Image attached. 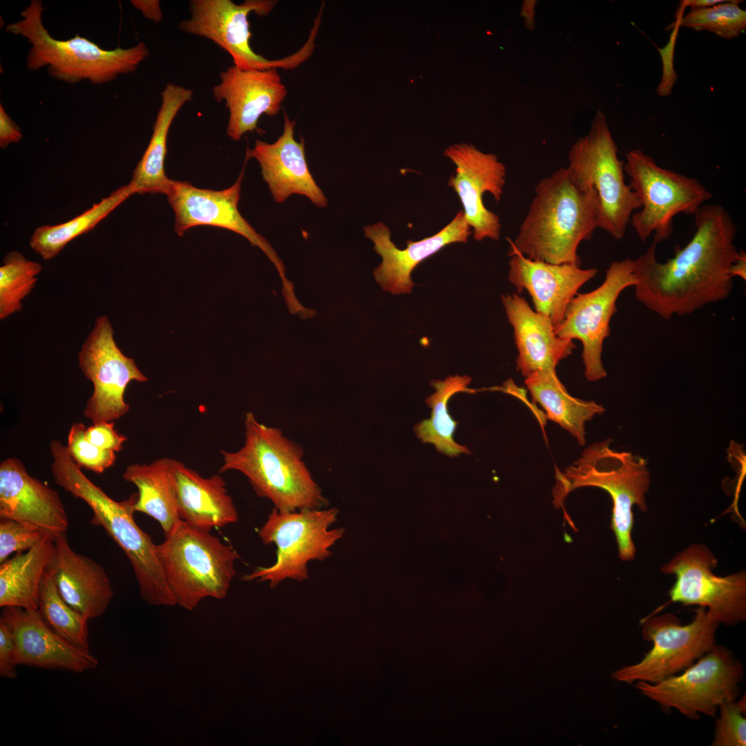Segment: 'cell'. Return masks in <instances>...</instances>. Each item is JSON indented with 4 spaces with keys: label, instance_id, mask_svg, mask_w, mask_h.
I'll list each match as a JSON object with an SVG mask.
<instances>
[{
    "label": "cell",
    "instance_id": "1",
    "mask_svg": "<svg viewBox=\"0 0 746 746\" xmlns=\"http://www.w3.org/2000/svg\"><path fill=\"white\" fill-rule=\"evenodd\" d=\"M694 216L696 231L673 258L658 261L653 242L633 259L637 300L665 320L725 300L734 287L729 269L739 250L730 214L720 204H705Z\"/></svg>",
    "mask_w": 746,
    "mask_h": 746
},
{
    "label": "cell",
    "instance_id": "2",
    "mask_svg": "<svg viewBox=\"0 0 746 746\" xmlns=\"http://www.w3.org/2000/svg\"><path fill=\"white\" fill-rule=\"evenodd\" d=\"M519 233L508 239V255L519 254L551 264L580 266L577 248L600 225V205L594 187L568 168L542 179Z\"/></svg>",
    "mask_w": 746,
    "mask_h": 746
},
{
    "label": "cell",
    "instance_id": "3",
    "mask_svg": "<svg viewBox=\"0 0 746 746\" xmlns=\"http://www.w3.org/2000/svg\"><path fill=\"white\" fill-rule=\"evenodd\" d=\"M55 483L84 501L93 513L90 523L102 527L128 559L142 599L149 605H175L157 555V546L133 518L137 492L117 501L92 482L58 440L50 443Z\"/></svg>",
    "mask_w": 746,
    "mask_h": 746
},
{
    "label": "cell",
    "instance_id": "4",
    "mask_svg": "<svg viewBox=\"0 0 746 746\" xmlns=\"http://www.w3.org/2000/svg\"><path fill=\"white\" fill-rule=\"evenodd\" d=\"M245 444L236 452L221 451L218 472H242L256 494L269 499L280 512L317 509L327 501L302 460L303 449L281 430L245 417Z\"/></svg>",
    "mask_w": 746,
    "mask_h": 746
},
{
    "label": "cell",
    "instance_id": "5",
    "mask_svg": "<svg viewBox=\"0 0 746 746\" xmlns=\"http://www.w3.org/2000/svg\"><path fill=\"white\" fill-rule=\"evenodd\" d=\"M611 439L596 442L586 448L581 457L563 471L556 468L553 487V505L563 507L567 495L573 490L586 486L606 490L611 497L613 510L611 527L622 560L634 558L632 539L633 507L646 511V493L650 485V472L643 457L630 452H619L610 446Z\"/></svg>",
    "mask_w": 746,
    "mask_h": 746
},
{
    "label": "cell",
    "instance_id": "6",
    "mask_svg": "<svg viewBox=\"0 0 746 746\" xmlns=\"http://www.w3.org/2000/svg\"><path fill=\"white\" fill-rule=\"evenodd\" d=\"M43 11L41 1L32 0L21 12L22 19L6 27L8 32L26 38L30 44L26 58L28 70L47 66L49 75L57 80L75 84L88 79L102 84L119 75L135 71L149 55L144 42L107 50L79 35L68 40L56 39L43 24Z\"/></svg>",
    "mask_w": 746,
    "mask_h": 746
},
{
    "label": "cell",
    "instance_id": "7",
    "mask_svg": "<svg viewBox=\"0 0 746 746\" xmlns=\"http://www.w3.org/2000/svg\"><path fill=\"white\" fill-rule=\"evenodd\" d=\"M157 546V555L175 604L193 610L206 597L223 599L236 575V551L210 531L180 520Z\"/></svg>",
    "mask_w": 746,
    "mask_h": 746
},
{
    "label": "cell",
    "instance_id": "8",
    "mask_svg": "<svg viewBox=\"0 0 746 746\" xmlns=\"http://www.w3.org/2000/svg\"><path fill=\"white\" fill-rule=\"evenodd\" d=\"M338 514L336 508L293 512H280L274 508L258 535L263 544L276 546V562L269 566L257 567L242 580L269 582L274 588L285 579H307L308 562L329 557V548L345 533L343 528L329 529Z\"/></svg>",
    "mask_w": 746,
    "mask_h": 746
},
{
    "label": "cell",
    "instance_id": "9",
    "mask_svg": "<svg viewBox=\"0 0 746 746\" xmlns=\"http://www.w3.org/2000/svg\"><path fill=\"white\" fill-rule=\"evenodd\" d=\"M626 158L624 171L642 208L630 222L643 242L652 234L657 244L669 239L676 216L694 215L712 198L698 180L658 166L640 149L628 152Z\"/></svg>",
    "mask_w": 746,
    "mask_h": 746
},
{
    "label": "cell",
    "instance_id": "10",
    "mask_svg": "<svg viewBox=\"0 0 746 746\" xmlns=\"http://www.w3.org/2000/svg\"><path fill=\"white\" fill-rule=\"evenodd\" d=\"M744 667L727 647L716 644L680 674L635 688L663 709H675L690 719L714 717L723 703L736 700Z\"/></svg>",
    "mask_w": 746,
    "mask_h": 746
},
{
    "label": "cell",
    "instance_id": "11",
    "mask_svg": "<svg viewBox=\"0 0 746 746\" xmlns=\"http://www.w3.org/2000/svg\"><path fill=\"white\" fill-rule=\"evenodd\" d=\"M618 152L605 115L599 110L589 133L572 146L567 168L595 188L600 205V228L621 240L633 212L641 208V202L625 183L624 162L619 160Z\"/></svg>",
    "mask_w": 746,
    "mask_h": 746
},
{
    "label": "cell",
    "instance_id": "12",
    "mask_svg": "<svg viewBox=\"0 0 746 746\" xmlns=\"http://www.w3.org/2000/svg\"><path fill=\"white\" fill-rule=\"evenodd\" d=\"M718 620L706 608L695 610L692 621L682 625L671 613L653 616L642 622L641 635L652 648L638 662L614 671L620 682L656 683L678 674L711 650L716 644Z\"/></svg>",
    "mask_w": 746,
    "mask_h": 746
},
{
    "label": "cell",
    "instance_id": "13",
    "mask_svg": "<svg viewBox=\"0 0 746 746\" xmlns=\"http://www.w3.org/2000/svg\"><path fill=\"white\" fill-rule=\"evenodd\" d=\"M276 4L269 0H247L240 4L231 0H192L189 6L190 17L182 21L179 28L215 43L231 55L234 66L240 70L294 68L312 53L315 30L298 52L282 59H268L256 53L249 44V15H267Z\"/></svg>",
    "mask_w": 746,
    "mask_h": 746
},
{
    "label": "cell",
    "instance_id": "14",
    "mask_svg": "<svg viewBox=\"0 0 746 746\" xmlns=\"http://www.w3.org/2000/svg\"><path fill=\"white\" fill-rule=\"evenodd\" d=\"M717 562L707 546L692 544L661 570L676 577L669 592L671 602L706 608L719 624L733 626L746 619V574L716 575L712 569Z\"/></svg>",
    "mask_w": 746,
    "mask_h": 746
},
{
    "label": "cell",
    "instance_id": "15",
    "mask_svg": "<svg viewBox=\"0 0 746 746\" xmlns=\"http://www.w3.org/2000/svg\"><path fill=\"white\" fill-rule=\"evenodd\" d=\"M244 168L236 182L220 191L200 189L186 181L170 180L165 195L175 213V231L182 236L190 228L213 226L238 233L260 248L276 267L281 278L283 294L287 306L298 300L294 285L286 277L285 266L268 241L250 225L240 213Z\"/></svg>",
    "mask_w": 746,
    "mask_h": 746
},
{
    "label": "cell",
    "instance_id": "16",
    "mask_svg": "<svg viewBox=\"0 0 746 746\" xmlns=\"http://www.w3.org/2000/svg\"><path fill=\"white\" fill-rule=\"evenodd\" d=\"M635 283L634 260L625 258L611 262L603 283L590 292L575 296L564 319L555 327L559 337L582 342L584 374L589 381L606 376L602 361L603 343L610 335V321L617 310L620 294Z\"/></svg>",
    "mask_w": 746,
    "mask_h": 746
},
{
    "label": "cell",
    "instance_id": "17",
    "mask_svg": "<svg viewBox=\"0 0 746 746\" xmlns=\"http://www.w3.org/2000/svg\"><path fill=\"white\" fill-rule=\"evenodd\" d=\"M114 331L106 316H99L79 352V365L93 385L86 403L84 416L93 424L114 421L126 414L127 385L133 381H148L133 358L125 356L116 345Z\"/></svg>",
    "mask_w": 746,
    "mask_h": 746
},
{
    "label": "cell",
    "instance_id": "18",
    "mask_svg": "<svg viewBox=\"0 0 746 746\" xmlns=\"http://www.w3.org/2000/svg\"><path fill=\"white\" fill-rule=\"evenodd\" d=\"M444 155L457 166L448 185L460 198L464 218L473 229L474 239L497 240L501 232L499 217L484 206L483 194L489 192L496 202L500 201L506 182L504 164L495 155L484 153L472 144L450 146Z\"/></svg>",
    "mask_w": 746,
    "mask_h": 746
},
{
    "label": "cell",
    "instance_id": "19",
    "mask_svg": "<svg viewBox=\"0 0 746 746\" xmlns=\"http://www.w3.org/2000/svg\"><path fill=\"white\" fill-rule=\"evenodd\" d=\"M0 620L12 633L16 666L75 673L94 670L98 666L97 659L90 651L73 646L53 632L37 610L4 607Z\"/></svg>",
    "mask_w": 746,
    "mask_h": 746
},
{
    "label": "cell",
    "instance_id": "20",
    "mask_svg": "<svg viewBox=\"0 0 746 746\" xmlns=\"http://www.w3.org/2000/svg\"><path fill=\"white\" fill-rule=\"evenodd\" d=\"M0 518L34 526L54 541L68 528L59 492L30 475L15 457L0 463Z\"/></svg>",
    "mask_w": 746,
    "mask_h": 746
},
{
    "label": "cell",
    "instance_id": "21",
    "mask_svg": "<svg viewBox=\"0 0 746 746\" xmlns=\"http://www.w3.org/2000/svg\"><path fill=\"white\" fill-rule=\"evenodd\" d=\"M220 78L212 93L218 102H225L227 133L234 141L256 129L262 115H277L287 95L277 68L242 70L233 66L222 71Z\"/></svg>",
    "mask_w": 746,
    "mask_h": 746
},
{
    "label": "cell",
    "instance_id": "22",
    "mask_svg": "<svg viewBox=\"0 0 746 746\" xmlns=\"http://www.w3.org/2000/svg\"><path fill=\"white\" fill-rule=\"evenodd\" d=\"M463 211L436 234L419 241H407V247L400 249L391 240L388 227L382 222L364 227L365 236L374 243V249L382 258L374 270L376 281L384 291L393 294H408L414 283L412 270L423 260L434 255L445 246L455 242H466L471 234Z\"/></svg>",
    "mask_w": 746,
    "mask_h": 746
},
{
    "label": "cell",
    "instance_id": "23",
    "mask_svg": "<svg viewBox=\"0 0 746 746\" xmlns=\"http://www.w3.org/2000/svg\"><path fill=\"white\" fill-rule=\"evenodd\" d=\"M508 278L517 292L526 290L535 311L547 316L554 327L564 319L567 307L580 288L595 276L596 268L581 269L573 264H551L521 254L510 256Z\"/></svg>",
    "mask_w": 746,
    "mask_h": 746
},
{
    "label": "cell",
    "instance_id": "24",
    "mask_svg": "<svg viewBox=\"0 0 746 746\" xmlns=\"http://www.w3.org/2000/svg\"><path fill=\"white\" fill-rule=\"evenodd\" d=\"M282 135L274 143L256 140L254 149H248L247 159H256L261 168L273 199L283 203L291 194L308 198L320 208L327 205V200L313 178L305 157V142L294 137L295 122L285 113Z\"/></svg>",
    "mask_w": 746,
    "mask_h": 746
},
{
    "label": "cell",
    "instance_id": "25",
    "mask_svg": "<svg viewBox=\"0 0 746 746\" xmlns=\"http://www.w3.org/2000/svg\"><path fill=\"white\" fill-rule=\"evenodd\" d=\"M47 568L61 597L88 620L106 612L115 594L107 573L99 563L73 551L66 534L54 541Z\"/></svg>",
    "mask_w": 746,
    "mask_h": 746
},
{
    "label": "cell",
    "instance_id": "26",
    "mask_svg": "<svg viewBox=\"0 0 746 746\" xmlns=\"http://www.w3.org/2000/svg\"><path fill=\"white\" fill-rule=\"evenodd\" d=\"M501 300L514 330L518 350L517 370L524 376L555 369L560 361L572 353L575 347L573 340L557 336L551 321L533 310L522 296L506 294Z\"/></svg>",
    "mask_w": 746,
    "mask_h": 746
},
{
    "label": "cell",
    "instance_id": "27",
    "mask_svg": "<svg viewBox=\"0 0 746 746\" xmlns=\"http://www.w3.org/2000/svg\"><path fill=\"white\" fill-rule=\"evenodd\" d=\"M173 478L179 517L198 528L211 531L238 519V515L222 477H203L175 459Z\"/></svg>",
    "mask_w": 746,
    "mask_h": 746
},
{
    "label": "cell",
    "instance_id": "28",
    "mask_svg": "<svg viewBox=\"0 0 746 746\" xmlns=\"http://www.w3.org/2000/svg\"><path fill=\"white\" fill-rule=\"evenodd\" d=\"M193 94L191 89L171 83L161 92V105L151 140L129 182L135 193H166L171 180L164 171L168 133L175 116L191 100Z\"/></svg>",
    "mask_w": 746,
    "mask_h": 746
},
{
    "label": "cell",
    "instance_id": "29",
    "mask_svg": "<svg viewBox=\"0 0 746 746\" xmlns=\"http://www.w3.org/2000/svg\"><path fill=\"white\" fill-rule=\"evenodd\" d=\"M175 459L160 458L150 463L128 465L122 474L124 481L137 488L135 511L144 513L156 520L164 537L169 535L179 517L174 487Z\"/></svg>",
    "mask_w": 746,
    "mask_h": 746
},
{
    "label": "cell",
    "instance_id": "30",
    "mask_svg": "<svg viewBox=\"0 0 746 746\" xmlns=\"http://www.w3.org/2000/svg\"><path fill=\"white\" fill-rule=\"evenodd\" d=\"M533 400L545 410L547 418L568 431L579 444H585V423L605 410L593 401L572 396L558 379L555 369L537 371L526 377Z\"/></svg>",
    "mask_w": 746,
    "mask_h": 746
},
{
    "label": "cell",
    "instance_id": "31",
    "mask_svg": "<svg viewBox=\"0 0 746 746\" xmlns=\"http://www.w3.org/2000/svg\"><path fill=\"white\" fill-rule=\"evenodd\" d=\"M54 540L46 536L31 549L0 565V606L37 610L43 575L50 561Z\"/></svg>",
    "mask_w": 746,
    "mask_h": 746
},
{
    "label": "cell",
    "instance_id": "32",
    "mask_svg": "<svg viewBox=\"0 0 746 746\" xmlns=\"http://www.w3.org/2000/svg\"><path fill=\"white\" fill-rule=\"evenodd\" d=\"M470 381V377L458 375L448 376L445 380L432 381L430 384L436 391L425 399L432 409L430 418L423 420L414 428L416 435L423 443L434 444L439 452L450 457L470 454L466 446L454 440L458 422L450 416L448 408V401L455 394H475L478 391L468 388Z\"/></svg>",
    "mask_w": 746,
    "mask_h": 746
},
{
    "label": "cell",
    "instance_id": "33",
    "mask_svg": "<svg viewBox=\"0 0 746 746\" xmlns=\"http://www.w3.org/2000/svg\"><path fill=\"white\" fill-rule=\"evenodd\" d=\"M135 193L134 189L128 183L64 223L37 228L30 240L31 248L44 260L52 259L68 242L93 229L117 207Z\"/></svg>",
    "mask_w": 746,
    "mask_h": 746
},
{
    "label": "cell",
    "instance_id": "34",
    "mask_svg": "<svg viewBox=\"0 0 746 746\" xmlns=\"http://www.w3.org/2000/svg\"><path fill=\"white\" fill-rule=\"evenodd\" d=\"M37 611L53 632L73 646L90 651L88 620L61 597L48 568L40 585Z\"/></svg>",
    "mask_w": 746,
    "mask_h": 746
},
{
    "label": "cell",
    "instance_id": "35",
    "mask_svg": "<svg viewBox=\"0 0 746 746\" xmlns=\"http://www.w3.org/2000/svg\"><path fill=\"white\" fill-rule=\"evenodd\" d=\"M42 265L12 251L0 267V319L4 320L22 309L21 301L35 286Z\"/></svg>",
    "mask_w": 746,
    "mask_h": 746
},
{
    "label": "cell",
    "instance_id": "36",
    "mask_svg": "<svg viewBox=\"0 0 746 746\" xmlns=\"http://www.w3.org/2000/svg\"><path fill=\"white\" fill-rule=\"evenodd\" d=\"M741 2L725 1L709 7L691 8L669 27L683 26L695 31H709L726 39L736 38L746 30V11L739 6Z\"/></svg>",
    "mask_w": 746,
    "mask_h": 746
},
{
    "label": "cell",
    "instance_id": "37",
    "mask_svg": "<svg viewBox=\"0 0 746 746\" xmlns=\"http://www.w3.org/2000/svg\"><path fill=\"white\" fill-rule=\"evenodd\" d=\"M86 427L81 422L74 423L68 432L66 450L79 468L101 474L114 465L115 452L102 449L86 437Z\"/></svg>",
    "mask_w": 746,
    "mask_h": 746
},
{
    "label": "cell",
    "instance_id": "38",
    "mask_svg": "<svg viewBox=\"0 0 746 746\" xmlns=\"http://www.w3.org/2000/svg\"><path fill=\"white\" fill-rule=\"evenodd\" d=\"M745 695L719 707L711 746H745Z\"/></svg>",
    "mask_w": 746,
    "mask_h": 746
},
{
    "label": "cell",
    "instance_id": "39",
    "mask_svg": "<svg viewBox=\"0 0 746 746\" xmlns=\"http://www.w3.org/2000/svg\"><path fill=\"white\" fill-rule=\"evenodd\" d=\"M46 535L41 530L12 519L0 522V564L13 553L27 551L39 544Z\"/></svg>",
    "mask_w": 746,
    "mask_h": 746
},
{
    "label": "cell",
    "instance_id": "40",
    "mask_svg": "<svg viewBox=\"0 0 746 746\" xmlns=\"http://www.w3.org/2000/svg\"><path fill=\"white\" fill-rule=\"evenodd\" d=\"M86 439L95 446L104 450L119 452L127 440L125 435L115 429L114 421L102 422L86 428Z\"/></svg>",
    "mask_w": 746,
    "mask_h": 746
},
{
    "label": "cell",
    "instance_id": "41",
    "mask_svg": "<svg viewBox=\"0 0 746 746\" xmlns=\"http://www.w3.org/2000/svg\"><path fill=\"white\" fill-rule=\"evenodd\" d=\"M14 642L8 627L0 620V676L3 678L14 679L17 673L13 663Z\"/></svg>",
    "mask_w": 746,
    "mask_h": 746
},
{
    "label": "cell",
    "instance_id": "42",
    "mask_svg": "<svg viewBox=\"0 0 746 746\" xmlns=\"http://www.w3.org/2000/svg\"><path fill=\"white\" fill-rule=\"evenodd\" d=\"M23 135L19 127L14 122L0 104V146L6 148L11 143L20 142Z\"/></svg>",
    "mask_w": 746,
    "mask_h": 746
},
{
    "label": "cell",
    "instance_id": "43",
    "mask_svg": "<svg viewBox=\"0 0 746 746\" xmlns=\"http://www.w3.org/2000/svg\"><path fill=\"white\" fill-rule=\"evenodd\" d=\"M131 4L144 15L146 18L155 23L160 22L163 17L160 1L156 0H132Z\"/></svg>",
    "mask_w": 746,
    "mask_h": 746
},
{
    "label": "cell",
    "instance_id": "44",
    "mask_svg": "<svg viewBox=\"0 0 746 746\" xmlns=\"http://www.w3.org/2000/svg\"><path fill=\"white\" fill-rule=\"evenodd\" d=\"M729 274L732 278L738 276L746 280V254L743 250H739L736 260L730 267Z\"/></svg>",
    "mask_w": 746,
    "mask_h": 746
},
{
    "label": "cell",
    "instance_id": "45",
    "mask_svg": "<svg viewBox=\"0 0 746 746\" xmlns=\"http://www.w3.org/2000/svg\"><path fill=\"white\" fill-rule=\"evenodd\" d=\"M725 0H683L680 1L678 10L685 9L687 6L691 8H706L724 2Z\"/></svg>",
    "mask_w": 746,
    "mask_h": 746
}]
</instances>
